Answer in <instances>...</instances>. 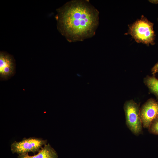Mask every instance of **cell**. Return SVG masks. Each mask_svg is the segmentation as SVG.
Listing matches in <instances>:
<instances>
[{"mask_svg":"<svg viewBox=\"0 0 158 158\" xmlns=\"http://www.w3.org/2000/svg\"><path fill=\"white\" fill-rule=\"evenodd\" d=\"M56 11L57 29L69 42L83 41L95 35L99 13L89 0L69 1Z\"/></svg>","mask_w":158,"mask_h":158,"instance_id":"1","label":"cell"},{"mask_svg":"<svg viewBox=\"0 0 158 158\" xmlns=\"http://www.w3.org/2000/svg\"><path fill=\"white\" fill-rule=\"evenodd\" d=\"M153 24L143 15L133 24L129 25L126 35H130L138 43L147 45L154 44Z\"/></svg>","mask_w":158,"mask_h":158,"instance_id":"2","label":"cell"},{"mask_svg":"<svg viewBox=\"0 0 158 158\" xmlns=\"http://www.w3.org/2000/svg\"><path fill=\"white\" fill-rule=\"evenodd\" d=\"M126 124L134 135L138 136L142 133V125L139 105L133 100L126 101L123 106Z\"/></svg>","mask_w":158,"mask_h":158,"instance_id":"3","label":"cell"},{"mask_svg":"<svg viewBox=\"0 0 158 158\" xmlns=\"http://www.w3.org/2000/svg\"><path fill=\"white\" fill-rule=\"evenodd\" d=\"M47 140L41 138L30 137L24 138L19 142L14 141L11 145V150L13 153L18 155L32 152L35 154L47 143Z\"/></svg>","mask_w":158,"mask_h":158,"instance_id":"4","label":"cell"},{"mask_svg":"<svg viewBox=\"0 0 158 158\" xmlns=\"http://www.w3.org/2000/svg\"><path fill=\"white\" fill-rule=\"evenodd\" d=\"M140 115L142 127L148 129L158 117V101L152 98L148 99L140 108Z\"/></svg>","mask_w":158,"mask_h":158,"instance_id":"5","label":"cell"},{"mask_svg":"<svg viewBox=\"0 0 158 158\" xmlns=\"http://www.w3.org/2000/svg\"><path fill=\"white\" fill-rule=\"evenodd\" d=\"M15 63L12 56L4 51L0 52V76L1 78L7 79L14 72Z\"/></svg>","mask_w":158,"mask_h":158,"instance_id":"6","label":"cell"},{"mask_svg":"<svg viewBox=\"0 0 158 158\" xmlns=\"http://www.w3.org/2000/svg\"><path fill=\"white\" fill-rule=\"evenodd\" d=\"M57 153L48 143L45 145L36 154L33 156L28 153L18 155V158H58Z\"/></svg>","mask_w":158,"mask_h":158,"instance_id":"7","label":"cell"},{"mask_svg":"<svg viewBox=\"0 0 158 158\" xmlns=\"http://www.w3.org/2000/svg\"><path fill=\"white\" fill-rule=\"evenodd\" d=\"M143 82L150 92L156 97L158 101V79L154 75H147L144 78Z\"/></svg>","mask_w":158,"mask_h":158,"instance_id":"8","label":"cell"},{"mask_svg":"<svg viewBox=\"0 0 158 158\" xmlns=\"http://www.w3.org/2000/svg\"><path fill=\"white\" fill-rule=\"evenodd\" d=\"M148 130L150 133L158 135V117L152 122Z\"/></svg>","mask_w":158,"mask_h":158,"instance_id":"9","label":"cell"},{"mask_svg":"<svg viewBox=\"0 0 158 158\" xmlns=\"http://www.w3.org/2000/svg\"><path fill=\"white\" fill-rule=\"evenodd\" d=\"M158 68V62H157L152 68L151 70V72L153 75H155L156 73L157 69Z\"/></svg>","mask_w":158,"mask_h":158,"instance_id":"10","label":"cell"},{"mask_svg":"<svg viewBox=\"0 0 158 158\" xmlns=\"http://www.w3.org/2000/svg\"><path fill=\"white\" fill-rule=\"evenodd\" d=\"M149 1L153 4H157L158 3V0H150Z\"/></svg>","mask_w":158,"mask_h":158,"instance_id":"11","label":"cell"},{"mask_svg":"<svg viewBox=\"0 0 158 158\" xmlns=\"http://www.w3.org/2000/svg\"><path fill=\"white\" fill-rule=\"evenodd\" d=\"M77 75L78 76H79V77H80V74H77Z\"/></svg>","mask_w":158,"mask_h":158,"instance_id":"12","label":"cell"},{"mask_svg":"<svg viewBox=\"0 0 158 158\" xmlns=\"http://www.w3.org/2000/svg\"><path fill=\"white\" fill-rule=\"evenodd\" d=\"M158 73V68L157 69V70L156 73Z\"/></svg>","mask_w":158,"mask_h":158,"instance_id":"13","label":"cell"},{"mask_svg":"<svg viewBox=\"0 0 158 158\" xmlns=\"http://www.w3.org/2000/svg\"></svg>","mask_w":158,"mask_h":158,"instance_id":"14","label":"cell"}]
</instances>
